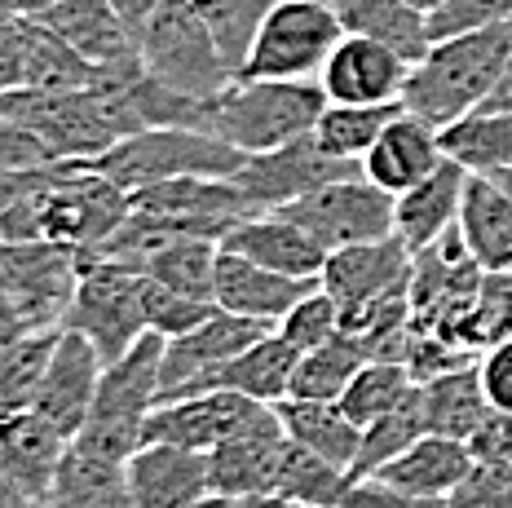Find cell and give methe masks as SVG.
Listing matches in <instances>:
<instances>
[{
  "instance_id": "obj_1",
  "label": "cell",
  "mask_w": 512,
  "mask_h": 508,
  "mask_svg": "<svg viewBox=\"0 0 512 508\" xmlns=\"http://www.w3.org/2000/svg\"><path fill=\"white\" fill-rule=\"evenodd\" d=\"M508 58H512V23L433 40L429 54L411 67L407 89H402V107L424 115L437 129H446V124L464 120L468 111H477L490 98Z\"/></svg>"
},
{
  "instance_id": "obj_2",
  "label": "cell",
  "mask_w": 512,
  "mask_h": 508,
  "mask_svg": "<svg viewBox=\"0 0 512 508\" xmlns=\"http://www.w3.org/2000/svg\"><path fill=\"white\" fill-rule=\"evenodd\" d=\"M164 345H168V336L142 332L120 358H111V363L102 367L93 411H89V420H84V429L71 438L76 447L106 455V460H120V464L133 460V451L142 447L146 416H151L159 402Z\"/></svg>"
},
{
  "instance_id": "obj_3",
  "label": "cell",
  "mask_w": 512,
  "mask_h": 508,
  "mask_svg": "<svg viewBox=\"0 0 512 508\" xmlns=\"http://www.w3.org/2000/svg\"><path fill=\"white\" fill-rule=\"evenodd\" d=\"M323 80H234L212 102V133L243 155H261L314 133L327 111Z\"/></svg>"
},
{
  "instance_id": "obj_4",
  "label": "cell",
  "mask_w": 512,
  "mask_h": 508,
  "mask_svg": "<svg viewBox=\"0 0 512 508\" xmlns=\"http://www.w3.org/2000/svg\"><path fill=\"white\" fill-rule=\"evenodd\" d=\"M137 54H142V71L151 80L181 93H195V98H212V93L230 89L239 80L226 54H221L217 36L195 14L190 0H164L137 27Z\"/></svg>"
},
{
  "instance_id": "obj_5",
  "label": "cell",
  "mask_w": 512,
  "mask_h": 508,
  "mask_svg": "<svg viewBox=\"0 0 512 508\" xmlns=\"http://www.w3.org/2000/svg\"><path fill=\"white\" fill-rule=\"evenodd\" d=\"M243 160H248L243 151L199 129H142L106 146L89 164L111 177L115 186L142 190L168 182V177H234Z\"/></svg>"
},
{
  "instance_id": "obj_6",
  "label": "cell",
  "mask_w": 512,
  "mask_h": 508,
  "mask_svg": "<svg viewBox=\"0 0 512 508\" xmlns=\"http://www.w3.org/2000/svg\"><path fill=\"white\" fill-rule=\"evenodd\" d=\"M345 40L340 9L318 5V0H274L265 14L261 31L248 62L239 76L243 80H314L323 76L332 49Z\"/></svg>"
},
{
  "instance_id": "obj_7",
  "label": "cell",
  "mask_w": 512,
  "mask_h": 508,
  "mask_svg": "<svg viewBox=\"0 0 512 508\" xmlns=\"http://www.w3.org/2000/svg\"><path fill=\"white\" fill-rule=\"evenodd\" d=\"M36 213L45 239L89 252L111 239L133 208H128V190L98 173L89 160H67L36 190Z\"/></svg>"
},
{
  "instance_id": "obj_8",
  "label": "cell",
  "mask_w": 512,
  "mask_h": 508,
  "mask_svg": "<svg viewBox=\"0 0 512 508\" xmlns=\"http://www.w3.org/2000/svg\"><path fill=\"white\" fill-rule=\"evenodd\" d=\"M142 283L146 274L137 266H124V261L102 257V252H80V283L62 327L84 332L98 345V354L111 363L142 332H151L142 305Z\"/></svg>"
},
{
  "instance_id": "obj_9",
  "label": "cell",
  "mask_w": 512,
  "mask_h": 508,
  "mask_svg": "<svg viewBox=\"0 0 512 508\" xmlns=\"http://www.w3.org/2000/svg\"><path fill=\"white\" fill-rule=\"evenodd\" d=\"M80 283V252L53 239L5 243L0 248V288L14 296L31 332H58L67 323Z\"/></svg>"
},
{
  "instance_id": "obj_10",
  "label": "cell",
  "mask_w": 512,
  "mask_h": 508,
  "mask_svg": "<svg viewBox=\"0 0 512 508\" xmlns=\"http://www.w3.org/2000/svg\"><path fill=\"white\" fill-rule=\"evenodd\" d=\"M345 177H367L362 173V160L327 155L323 146H318V137L305 133L287 146L248 155L243 168L234 173V186L243 190V199H248L256 213H279V208L296 204L309 190H318L327 182H345Z\"/></svg>"
},
{
  "instance_id": "obj_11",
  "label": "cell",
  "mask_w": 512,
  "mask_h": 508,
  "mask_svg": "<svg viewBox=\"0 0 512 508\" xmlns=\"http://www.w3.org/2000/svg\"><path fill=\"white\" fill-rule=\"evenodd\" d=\"M279 213L292 217L296 226H305L327 252L393 235V195L380 190L376 182H367V177L327 182V186L301 195L296 204L279 208Z\"/></svg>"
},
{
  "instance_id": "obj_12",
  "label": "cell",
  "mask_w": 512,
  "mask_h": 508,
  "mask_svg": "<svg viewBox=\"0 0 512 508\" xmlns=\"http://www.w3.org/2000/svg\"><path fill=\"white\" fill-rule=\"evenodd\" d=\"M128 208L159 217L177 235L217 239V243L243 217L256 213L248 199H243V190L234 186V177H168V182L128 190Z\"/></svg>"
},
{
  "instance_id": "obj_13",
  "label": "cell",
  "mask_w": 512,
  "mask_h": 508,
  "mask_svg": "<svg viewBox=\"0 0 512 508\" xmlns=\"http://www.w3.org/2000/svg\"><path fill=\"white\" fill-rule=\"evenodd\" d=\"M287 429L274 402H261L239 429L230 433L221 447L208 451V482L217 495H234V500H261L274 495L279 482V464L287 451Z\"/></svg>"
},
{
  "instance_id": "obj_14",
  "label": "cell",
  "mask_w": 512,
  "mask_h": 508,
  "mask_svg": "<svg viewBox=\"0 0 512 508\" xmlns=\"http://www.w3.org/2000/svg\"><path fill=\"white\" fill-rule=\"evenodd\" d=\"M265 332H274V323L248 319V314L217 310L212 319L199 323L195 332L168 336V345H164V380H159V402L199 394V385H204L208 372H217L221 363L239 358L243 349L256 345Z\"/></svg>"
},
{
  "instance_id": "obj_15",
  "label": "cell",
  "mask_w": 512,
  "mask_h": 508,
  "mask_svg": "<svg viewBox=\"0 0 512 508\" xmlns=\"http://www.w3.org/2000/svg\"><path fill=\"white\" fill-rule=\"evenodd\" d=\"M102 367H106V358L98 354V345L84 332H76V327H62L31 407H36L62 438H76L93 411V398H98Z\"/></svg>"
},
{
  "instance_id": "obj_16",
  "label": "cell",
  "mask_w": 512,
  "mask_h": 508,
  "mask_svg": "<svg viewBox=\"0 0 512 508\" xmlns=\"http://www.w3.org/2000/svg\"><path fill=\"white\" fill-rule=\"evenodd\" d=\"M411 266H415L411 248L398 235H389L327 252V266L318 274V283L340 301V314H354L362 305L380 301V296L411 288Z\"/></svg>"
},
{
  "instance_id": "obj_17",
  "label": "cell",
  "mask_w": 512,
  "mask_h": 508,
  "mask_svg": "<svg viewBox=\"0 0 512 508\" xmlns=\"http://www.w3.org/2000/svg\"><path fill=\"white\" fill-rule=\"evenodd\" d=\"M256 407L261 402L248 394H234V389H204V394H190V398H168V402H155V411L146 416L142 442H173V447H190V451H212Z\"/></svg>"
},
{
  "instance_id": "obj_18",
  "label": "cell",
  "mask_w": 512,
  "mask_h": 508,
  "mask_svg": "<svg viewBox=\"0 0 512 508\" xmlns=\"http://www.w3.org/2000/svg\"><path fill=\"white\" fill-rule=\"evenodd\" d=\"M411 62L393 54L389 45L371 36H354L345 31V40L332 49L323 67V89L332 102H362V107H380V102H402L407 89Z\"/></svg>"
},
{
  "instance_id": "obj_19",
  "label": "cell",
  "mask_w": 512,
  "mask_h": 508,
  "mask_svg": "<svg viewBox=\"0 0 512 508\" xmlns=\"http://www.w3.org/2000/svg\"><path fill=\"white\" fill-rule=\"evenodd\" d=\"M442 164H446L442 129L407 107L393 115L389 129L376 137V146L362 155L367 182H376L380 190H389V195H402V190L420 186L424 177H433Z\"/></svg>"
},
{
  "instance_id": "obj_20",
  "label": "cell",
  "mask_w": 512,
  "mask_h": 508,
  "mask_svg": "<svg viewBox=\"0 0 512 508\" xmlns=\"http://www.w3.org/2000/svg\"><path fill=\"white\" fill-rule=\"evenodd\" d=\"M128 495L133 508H195L204 495H212L208 451L142 442L128 460Z\"/></svg>"
},
{
  "instance_id": "obj_21",
  "label": "cell",
  "mask_w": 512,
  "mask_h": 508,
  "mask_svg": "<svg viewBox=\"0 0 512 508\" xmlns=\"http://www.w3.org/2000/svg\"><path fill=\"white\" fill-rule=\"evenodd\" d=\"M314 288H318V279H292V274H279V270L261 266V261L243 257V252L221 248L212 301H217L221 310H230V314H248V319H261V323L279 327L283 314Z\"/></svg>"
},
{
  "instance_id": "obj_22",
  "label": "cell",
  "mask_w": 512,
  "mask_h": 508,
  "mask_svg": "<svg viewBox=\"0 0 512 508\" xmlns=\"http://www.w3.org/2000/svg\"><path fill=\"white\" fill-rule=\"evenodd\" d=\"M464 182H468V168L446 155V164L437 168L433 177H424L420 186L393 195V235L407 243L411 257L424 248H433L437 239H446L455 226H460Z\"/></svg>"
},
{
  "instance_id": "obj_23",
  "label": "cell",
  "mask_w": 512,
  "mask_h": 508,
  "mask_svg": "<svg viewBox=\"0 0 512 508\" xmlns=\"http://www.w3.org/2000/svg\"><path fill=\"white\" fill-rule=\"evenodd\" d=\"M221 248L243 252V257L261 261V266L292 274V279H318L327 266V248L309 235L305 226H296L283 213H252L221 239Z\"/></svg>"
},
{
  "instance_id": "obj_24",
  "label": "cell",
  "mask_w": 512,
  "mask_h": 508,
  "mask_svg": "<svg viewBox=\"0 0 512 508\" xmlns=\"http://www.w3.org/2000/svg\"><path fill=\"white\" fill-rule=\"evenodd\" d=\"M40 23L58 31L67 45H76L93 67H115V62L142 58L137 54V31L120 18L111 0H62L40 14Z\"/></svg>"
},
{
  "instance_id": "obj_25",
  "label": "cell",
  "mask_w": 512,
  "mask_h": 508,
  "mask_svg": "<svg viewBox=\"0 0 512 508\" xmlns=\"http://www.w3.org/2000/svg\"><path fill=\"white\" fill-rule=\"evenodd\" d=\"M468 469H473L468 442L446 438V433H424L398 460L384 464L376 482L393 495H451L468 478Z\"/></svg>"
},
{
  "instance_id": "obj_26",
  "label": "cell",
  "mask_w": 512,
  "mask_h": 508,
  "mask_svg": "<svg viewBox=\"0 0 512 508\" xmlns=\"http://www.w3.org/2000/svg\"><path fill=\"white\" fill-rule=\"evenodd\" d=\"M67 447H71V438H62L36 407L14 411V416H0V464H5L40 504L49 500Z\"/></svg>"
},
{
  "instance_id": "obj_27",
  "label": "cell",
  "mask_w": 512,
  "mask_h": 508,
  "mask_svg": "<svg viewBox=\"0 0 512 508\" xmlns=\"http://www.w3.org/2000/svg\"><path fill=\"white\" fill-rule=\"evenodd\" d=\"M460 235L482 270H512V195L495 177L468 173L460 204Z\"/></svg>"
},
{
  "instance_id": "obj_28",
  "label": "cell",
  "mask_w": 512,
  "mask_h": 508,
  "mask_svg": "<svg viewBox=\"0 0 512 508\" xmlns=\"http://www.w3.org/2000/svg\"><path fill=\"white\" fill-rule=\"evenodd\" d=\"M296 358H301V349L287 345L279 336V327H274V332H265L256 345L243 349L239 358H230L217 372H208L199 394H204V389H234V394H248L256 402H283L292 394Z\"/></svg>"
},
{
  "instance_id": "obj_29",
  "label": "cell",
  "mask_w": 512,
  "mask_h": 508,
  "mask_svg": "<svg viewBox=\"0 0 512 508\" xmlns=\"http://www.w3.org/2000/svg\"><path fill=\"white\" fill-rule=\"evenodd\" d=\"M45 508H133L128 464L93 455L71 442L58 464V478H53Z\"/></svg>"
},
{
  "instance_id": "obj_30",
  "label": "cell",
  "mask_w": 512,
  "mask_h": 508,
  "mask_svg": "<svg viewBox=\"0 0 512 508\" xmlns=\"http://www.w3.org/2000/svg\"><path fill=\"white\" fill-rule=\"evenodd\" d=\"M420 398H424L429 433H446V438H460V442L473 438L477 425L490 416V398H486L477 363H464L433 380H420Z\"/></svg>"
},
{
  "instance_id": "obj_31",
  "label": "cell",
  "mask_w": 512,
  "mask_h": 508,
  "mask_svg": "<svg viewBox=\"0 0 512 508\" xmlns=\"http://www.w3.org/2000/svg\"><path fill=\"white\" fill-rule=\"evenodd\" d=\"M283 416V429L292 442L318 451L323 460L340 464V469H354L358 447H362V429L345 416L340 402H318V398H283L274 402Z\"/></svg>"
},
{
  "instance_id": "obj_32",
  "label": "cell",
  "mask_w": 512,
  "mask_h": 508,
  "mask_svg": "<svg viewBox=\"0 0 512 508\" xmlns=\"http://www.w3.org/2000/svg\"><path fill=\"white\" fill-rule=\"evenodd\" d=\"M340 23H345V31H354V36H371L380 45H389L411 67L433 49L429 14L415 9L411 0H345L340 5Z\"/></svg>"
},
{
  "instance_id": "obj_33",
  "label": "cell",
  "mask_w": 512,
  "mask_h": 508,
  "mask_svg": "<svg viewBox=\"0 0 512 508\" xmlns=\"http://www.w3.org/2000/svg\"><path fill=\"white\" fill-rule=\"evenodd\" d=\"M367 363H371V354H367V345H362V336H354V332H345V327H340L332 341H323L318 349H305V354L296 358L292 394H287V398L340 402V394L349 389V380H354Z\"/></svg>"
},
{
  "instance_id": "obj_34",
  "label": "cell",
  "mask_w": 512,
  "mask_h": 508,
  "mask_svg": "<svg viewBox=\"0 0 512 508\" xmlns=\"http://www.w3.org/2000/svg\"><path fill=\"white\" fill-rule=\"evenodd\" d=\"M23 36H27V84L23 89L67 93V89H89V84L98 80V67H93L76 45H67L53 27L40 23V18H23Z\"/></svg>"
},
{
  "instance_id": "obj_35",
  "label": "cell",
  "mask_w": 512,
  "mask_h": 508,
  "mask_svg": "<svg viewBox=\"0 0 512 508\" xmlns=\"http://www.w3.org/2000/svg\"><path fill=\"white\" fill-rule=\"evenodd\" d=\"M442 146L468 173L512 168V111H468L442 129Z\"/></svg>"
},
{
  "instance_id": "obj_36",
  "label": "cell",
  "mask_w": 512,
  "mask_h": 508,
  "mask_svg": "<svg viewBox=\"0 0 512 508\" xmlns=\"http://www.w3.org/2000/svg\"><path fill=\"white\" fill-rule=\"evenodd\" d=\"M217 257L221 243L217 239H195V235H177L168 239L159 252L146 257L142 274L168 283V288L199 296V301H212V288H217Z\"/></svg>"
},
{
  "instance_id": "obj_37",
  "label": "cell",
  "mask_w": 512,
  "mask_h": 508,
  "mask_svg": "<svg viewBox=\"0 0 512 508\" xmlns=\"http://www.w3.org/2000/svg\"><path fill=\"white\" fill-rule=\"evenodd\" d=\"M429 433V420H424V398H420V385L411 389L389 416L371 420L362 429V447H358V460H354V478H376L389 460H398L411 442H420Z\"/></svg>"
},
{
  "instance_id": "obj_38",
  "label": "cell",
  "mask_w": 512,
  "mask_h": 508,
  "mask_svg": "<svg viewBox=\"0 0 512 508\" xmlns=\"http://www.w3.org/2000/svg\"><path fill=\"white\" fill-rule=\"evenodd\" d=\"M402 111V102H380V107H362V102H327L318 115L314 137L327 155L340 160H362L376 146V137L389 129V120Z\"/></svg>"
},
{
  "instance_id": "obj_39",
  "label": "cell",
  "mask_w": 512,
  "mask_h": 508,
  "mask_svg": "<svg viewBox=\"0 0 512 508\" xmlns=\"http://www.w3.org/2000/svg\"><path fill=\"white\" fill-rule=\"evenodd\" d=\"M420 385V380L411 376L407 363H393V358H371L362 372L349 380V389L340 394V407H345V416L354 420L358 429H367L371 420L389 416L393 407H398L402 398L411 394V389Z\"/></svg>"
},
{
  "instance_id": "obj_40",
  "label": "cell",
  "mask_w": 512,
  "mask_h": 508,
  "mask_svg": "<svg viewBox=\"0 0 512 508\" xmlns=\"http://www.w3.org/2000/svg\"><path fill=\"white\" fill-rule=\"evenodd\" d=\"M58 332H27L23 341L0 349V416L27 411L31 402H36V389H40V380H45L49 354H53V345H58Z\"/></svg>"
},
{
  "instance_id": "obj_41",
  "label": "cell",
  "mask_w": 512,
  "mask_h": 508,
  "mask_svg": "<svg viewBox=\"0 0 512 508\" xmlns=\"http://www.w3.org/2000/svg\"><path fill=\"white\" fill-rule=\"evenodd\" d=\"M195 14L208 23V31L217 36L221 54L234 67V76L243 71L252 45H256V31H261L265 14L274 9V0H190Z\"/></svg>"
},
{
  "instance_id": "obj_42",
  "label": "cell",
  "mask_w": 512,
  "mask_h": 508,
  "mask_svg": "<svg viewBox=\"0 0 512 508\" xmlns=\"http://www.w3.org/2000/svg\"><path fill=\"white\" fill-rule=\"evenodd\" d=\"M345 327V314H340V301L332 292L318 283L314 292H305L301 301L292 305V310L279 319V336L287 345H296L305 354V349H318L323 341H332V336Z\"/></svg>"
},
{
  "instance_id": "obj_43",
  "label": "cell",
  "mask_w": 512,
  "mask_h": 508,
  "mask_svg": "<svg viewBox=\"0 0 512 508\" xmlns=\"http://www.w3.org/2000/svg\"><path fill=\"white\" fill-rule=\"evenodd\" d=\"M142 305H146V323H151V332L159 336H181V332H195L204 319L221 310L217 301H199V296H186L177 288H168V283H159L146 274L142 283Z\"/></svg>"
},
{
  "instance_id": "obj_44",
  "label": "cell",
  "mask_w": 512,
  "mask_h": 508,
  "mask_svg": "<svg viewBox=\"0 0 512 508\" xmlns=\"http://www.w3.org/2000/svg\"><path fill=\"white\" fill-rule=\"evenodd\" d=\"M468 336H473L477 354H482L486 345L512 336V270H486L482 292H477V305H473V319H468Z\"/></svg>"
},
{
  "instance_id": "obj_45",
  "label": "cell",
  "mask_w": 512,
  "mask_h": 508,
  "mask_svg": "<svg viewBox=\"0 0 512 508\" xmlns=\"http://www.w3.org/2000/svg\"><path fill=\"white\" fill-rule=\"evenodd\" d=\"M512 23V0H442L429 14V36H464V31H486Z\"/></svg>"
},
{
  "instance_id": "obj_46",
  "label": "cell",
  "mask_w": 512,
  "mask_h": 508,
  "mask_svg": "<svg viewBox=\"0 0 512 508\" xmlns=\"http://www.w3.org/2000/svg\"><path fill=\"white\" fill-rule=\"evenodd\" d=\"M455 508H512V464L473 460L468 478L451 491Z\"/></svg>"
},
{
  "instance_id": "obj_47",
  "label": "cell",
  "mask_w": 512,
  "mask_h": 508,
  "mask_svg": "<svg viewBox=\"0 0 512 508\" xmlns=\"http://www.w3.org/2000/svg\"><path fill=\"white\" fill-rule=\"evenodd\" d=\"M49 164H62V155L40 133H31L27 124H18L14 115L0 111V168L31 173V168H49Z\"/></svg>"
},
{
  "instance_id": "obj_48",
  "label": "cell",
  "mask_w": 512,
  "mask_h": 508,
  "mask_svg": "<svg viewBox=\"0 0 512 508\" xmlns=\"http://www.w3.org/2000/svg\"><path fill=\"white\" fill-rule=\"evenodd\" d=\"M477 372H482L490 407L512 411V336H508V341L486 345L482 354H477Z\"/></svg>"
},
{
  "instance_id": "obj_49",
  "label": "cell",
  "mask_w": 512,
  "mask_h": 508,
  "mask_svg": "<svg viewBox=\"0 0 512 508\" xmlns=\"http://www.w3.org/2000/svg\"><path fill=\"white\" fill-rule=\"evenodd\" d=\"M468 451H473V460L512 464V411L490 407V416L477 425L473 438H468Z\"/></svg>"
},
{
  "instance_id": "obj_50",
  "label": "cell",
  "mask_w": 512,
  "mask_h": 508,
  "mask_svg": "<svg viewBox=\"0 0 512 508\" xmlns=\"http://www.w3.org/2000/svg\"><path fill=\"white\" fill-rule=\"evenodd\" d=\"M27 84V36H23V18L0 23V93L23 89Z\"/></svg>"
},
{
  "instance_id": "obj_51",
  "label": "cell",
  "mask_w": 512,
  "mask_h": 508,
  "mask_svg": "<svg viewBox=\"0 0 512 508\" xmlns=\"http://www.w3.org/2000/svg\"><path fill=\"white\" fill-rule=\"evenodd\" d=\"M27 332H31V327H27V319H23V310L14 305V296L0 288V349H9L14 341H23Z\"/></svg>"
},
{
  "instance_id": "obj_52",
  "label": "cell",
  "mask_w": 512,
  "mask_h": 508,
  "mask_svg": "<svg viewBox=\"0 0 512 508\" xmlns=\"http://www.w3.org/2000/svg\"><path fill=\"white\" fill-rule=\"evenodd\" d=\"M0 508H45V504H40L36 495H31L27 486L0 464Z\"/></svg>"
},
{
  "instance_id": "obj_53",
  "label": "cell",
  "mask_w": 512,
  "mask_h": 508,
  "mask_svg": "<svg viewBox=\"0 0 512 508\" xmlns=\"http://www.w3.org/2000/svg\"><path fill=\"white\" fill-rule=\"evenodd\" d=\"M477 111H512V58L504 62V71H499L495 89H490V98H486Z\"/></svg>"
},
{
  "instance_id": "obj_54",
  "label": "cell",
  "mask_w": 512,
  "mask_h": 508,
  "mask_svg": "<svg viewBox=\"0 0 512 508\" xmlns=\"http://www.w3.org/2000/svg\"><path fill=\"white\" fill-rule=\"evenodd\" d=\"M111 5H115V9H120V18H124V23H128V27H133V31H137V27H142V23H146V18H151V14H155V9H159V5H164V0H111Z\"/></svg>"
},
{
  "instance_id": "obj_55",
  "label": "cell",
  "mask_w": 512,
  "mask_h": 508,
  "mask_svg": "<svg viewBox=\"0 0 512 508\" xmlns=\"http://www.w3.org/2000/svg\"><path fill=\"white\" fill-rule=\"evenodd\" d=\"M389 508H455L451 495H393Z\"/></svg>"
},
{
  "instance_id": "obj_56",
  "label": "cell",
  "mask_w": 512,
  "mask_h": 508,
  "mask_svg": "<svg viewBox=\"0 0 512 508\" xmlns=\"http://www.w3.org/2000/svg\"><path fill=\"white\" fill-rule=\"evenodd\" d=\"M9 5H14V14H18V18H40L45 9L62 5V0H9Z\"/></svg>"
},
{
  "instance_id": "obj_57",
  "label": "cell",
  "mask_w": 512,
  "mask_h": 508,
  "mask_svg": "<svg viewBox=\"0 0 512 508\" xmlns=\"http://www.w3.org/2000/svg\"><path fill=\"white\" fill-rule=\"evenodd\" d=\"M248 508H327V504H301V500H283V495H261V500H248Z\"/></svg>"
},
{
  "instance_id": "obj_58",
  "label": "cell",
  "mask_w": 512,
  "mask_h": 508,
  "mask_svg": "<svg viewBox=\"0 0 512 508\" xmlns=\"http://www.w3.org/2000/svg\"><path fill=\"white\" fill-rule=\"evenodd\" d=\"M195 508H248V500H234V495H217V491H212Z\"/></svg>"
},
{
  "instance_id": "obj_59",
  "label": "cell",
  "mask_w": 512,
  "mask_h": 508,
  "mask_svg": "<svg viewBox=\"0 0 512 508\" xmlns=\"http://www.w3.org/2000/svg\"><path fill=\"white\" fill-rule=\"evenodd\" d=\"M486 177H495V182H499V186H504L508 195H512V168H499V173H486Z\"/></svg>"
},
{
  "instance_id": "obj_60",
  "label": "cell",
  "mask_w": 512,
  "mask_h": 508,
  "mask_svg": "<svg viewBox=\"0 0 512 508\" xmlns=\"http://www.w3.org/2000/svg\"><path fill=\"white\" fill-rule=\"evenodd\" d=\"M411 5H415V9H424V14H433V9L442 5V0H411Z\"/></svg>"
},
{
  "instance_id": "obj_61",
  "label": "cell",
  "mask_w": 512,
  "mask_h": 508,
  "mask_svg": "<svg viewBox=\"0 0 512 508\" xmlns=\"http://www.w3.org/2000/svg\"><path fill=\"white\" fill-rule=\"evenodd\" d=\"M9 18H18L14 5H9V0H0V23H9Z\"/></svg>"
},
{
  "instance_id": "obj_62",
  "label": "cell",
  "mask_w": 512,
  "mask_h": 508,
  "mask_svg": "<svg viewBox=\"0 0 512 508\" xmlns=\"http://www.w3.org/2000/svg\"><path fill=\"white\" fill-rule=\"evenodd\" d=\"M318 5H332V9H340V5H345V0H318Z\"/></svg>"
},
{
  "instance_id": "obj_63",
  "label": "cell",
  "mask_w": 512,
  "mask_h": 508,
  "mask_svg": "<svg viewBox=\"0 0 512 508\" xmlns=\"http://www.w3.org/2000/svg\"><path fill=\"white\" fill-rule=\"evenodd\" d=\"M0 248H5V243H0Z\"/></svg>"
}]
</instances>
